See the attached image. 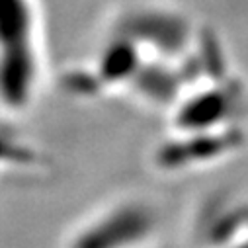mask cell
Instances as JSON below:
<instances>
[{"mask_svg": "<svg viewBox=\"0 0 248 248\" xmlns=\"http://www.w3.org/2000/svg\"><path fill=\"white\" fill-rule=\"evenodd\" d=\"M155 231L153 217L137 207H113L77 229L67 248H143Z\"/></svg>", "mask_w": 248, "mask_h": 248, "instance_id": "1", "label": "cell"}]
</instances>
